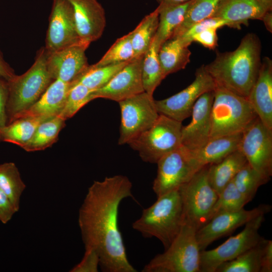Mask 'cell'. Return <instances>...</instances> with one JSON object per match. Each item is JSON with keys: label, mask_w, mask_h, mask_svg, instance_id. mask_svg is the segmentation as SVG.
Listing matches in <instances>:
<instances>
[{"label": "cell", "mask_w": 272, "mask_h": 272, "mask_svg": "<svg viewBox=\"0 0 272 272\" xmlns=\"http://www.w3.org/2000/svg\"><path fill=\"white\" fill-rule=\"evenodd\" d=\"M65 121L58 116L43 121L22 149L31 152L44 150L51 147L58 140L60 131L65 125Z\"/></svg>", "instance_id": "27"}, {"label": "cell", "mask_w": 272, "mask_h": 272, "mask_svg": "<svg viewBox=\"0 0 272 272\" xmlns=\"http://www.w3.org/2000/svg\"><path fill=\"white\" fill-rule=\"evenodd\" d=\"M133 32L117 39L101 58L96 63L95 66H101L128 61L134 58V52L131 42Z\"/></svg>", "instance_id": "37"}, {"label": "cell", "mask_w": 272, "mask_h": 272, "mask_svg": "<svg viewBox=\"0 0 272 272\" xmlns=\"http://www.w3.org/2000/svg\"><path fill=\"white\" fill-rule=\"evenodd\" d=\"M272 271V241L266 240L264 244L260 262V272Z\"/></svg>", "instance_id": "44"}, {"label": "cell", "mask_w": 272, "mask_h": 272, "mask_svg": "<svg viewBox=\"0 0 272 272\" xmlns=\"http://www.w3.org/2000/svg\"><path fill=\"white\" fill-rule=\"evenodd\" d=\"M270 209V206L262 205L251 210L243 208L239 211L225 212L215 215L196 232L200 250L206 249L216 240L228 235L256 217L265 215Z\"/></svg>", "instance_id": "14"}, {"label": "cell", "mask_w": 272, "mask_h": 272, "mask_svg": "<svg viewBox=\"0 0 272 272\" xmlns=\"http://www.w3.org/2000/svg\"><path fill=\"white\" fill-rule=\"evenodd\" d=\"M226 26L228 27V24L224 20L214 17L208 18L194 24L181 35L177 37L185 44L189 46L191 43L190 39L193 35L208 28L219 29Z\"/></svg>", "instance_id": "39"}, {"label": "cell", "mask_w": 272, "mask_h": 272, "mask_svg": "<svg viewBox=\"0 0 272 272\" xmlns=\"http://www.w3.org/2000/svg\"><path fill=\"white\" fill-rule=\"evenodd\" d=\"M257 117L246 98L216 86L211 111L210 139L242 133Z\"/></svg>", "instance_id": "5"}, {"label": "cell", "mask_w": 272, "mask_h": 272, "mask_svg": "<svg viewBox=\"0 0 272 272\" xmlns=\"http://www.w3.org/2000/svg\"><path fill=\"white\" fill-rule=\"evenodd\" d=\"M248 202V200L232 181L218 195L210 214L209 220L221 213L239 211L244 208V206Z\"/></svg>", "instance_id": "38"}, {"label": "cell", "mask_w": 272, "mask_h": 272, "mask_svg": "<svg viewBox=\"0 0 272 272\" xmlns=\"http://www.w3.org/2000/svg\"><path fill=\"white\" fill-rule=\"evenodd\" d=\"M182 122L159 114L153 125L127 144L146 162L157 163L181 145Z\"/></svg>", "instance_id": "7"}, {"label": "cell", "mask_w": 272, "mask_h": 272, "mask_svg": "<svg viewBox=\"0 0 272 272\" xmlns=\"http://www.w3.org/2000/svg\"><path fill=\"white\" fill-rule=\"evenodd\" d=\"M214 97V90L201 95L193 106L190 122L182 126L181 144L191 152L201 149L210 140Z\"/></svg>", "instance_id": "18"}, {"label": "cell", "mask_w": 272, "mask_h": 272, "mask_svg": "<svg viewBox=\"0 0 272 272\" xmlns=\"http://www.w3.org/2000/svg\"><path fill=\"white\" fill-rule=\"evenodd\" d=\"M159 23L158 7L146 16L132 30L131 42L134 57L143 55L148 50L156 34Z\"/></svg>", "instance_id": "30"}, {"label": "cell", "mask_w": 272, "mask_h": 272, "mask_svg": "<svg viewBox=\"0 0 272 272\" xmlns=\"http://www.w3.org/2000/svg\"><path fill=\"white\" fill-rule=\"evenodd\" d=\"M220 2V0H192L183 21L175 30L171 38L181 35L194 24L212 17Z\"/></svg>", "instance_id": "34"}, {"label": "cell", "mask_w": 272, "mask_h": 272, "mask_svg": "<svg viewBox=\"0 0 272 272\" xmlns=\"http://www.w3.org/2000/svg\"><path fill=\"white\" fill-rule=\"evenodd\" d=\"M17 212L9 197L0 189V221L7 224Z\"/></svg>", "instance_id": "42"}, {"label": "cell", "mask_w": 272, "mask_h": 272, "mask_svg": "<svg viewBox=\"0 0 272 272\" xmlns=\"http://www.w3.org/2000/svg\"><path fill=\"white\" fill-rule=\"evenodd\" d=\"M184 224L182 202L179 190L157 197L150 207L132 224V228L145 237H155L167 249Z\"/></svg>", "instance_id": "3"}, {"label": "cell", "mask_w": 272, "mask_h": 272, "mask_svg": "<svg viewBox=\"0 0 272 272\" xmlns=\"http://www.w3.org/2000/svg\"><path fill=\"white\" fill-rule=\"evenodd\" d=\"M239 150L248 163L270 179L272 176V131L257 117L242 133Z\"/></svg>", "instance_id": "13"}, {"label": "cell", "mask_w": 272, "mask_h": 272, "mask_svg": "<svg viewBox=\"0 0 272 272\" xmlns=\"http://www.w3.org/2000/svg\"><path fill=\"white\" fill-rule=\"evenodd\" d=\"M9 96L8 82L0 76V128L7 125L6 106Z\"/></svg>", "instance_id": "43"}, {"label": "cell", "mask_w": 272, "mask_h": 272, "mask_svg": "<svg viewBox=\"0 0 272 272\" xmlns=\"http://www.w3.org/2000/svg\"><path fill=\"white\" fill-rule=\"evenodd\" d=\"M269 180L247 162L238 172L232 181L238 190L250 202L254 197L259 187Z\"/></svg>", "instance_id": "35"}, {"label": "cell", "mask_w": 272, "mask_h": 272, "mask_svg": "<svg viewBox=\"0 0 272 272\" xmlns=\"http://www.w3.org/2000/svg\"><path fill=\"white\" fill-rule=\"evenodd\" d=\"M266 11L256 0H220L212 17L226 21L228 27L241 29L249 20L261 19Z\"/></svg>", "instance_id": "22"}, {"label": "cell", "mask_w": 272, "mask_h": 272, "mask_svg": "<svg viewBox=\"0 0 272 272\" xmlns=\"http://www.w3.org/2000/svg\"><path fill=\"white\" fill-rule=\"evenodd\" d=\"M191 1L175 4L159 3V23L154 39L160 48L171 38L175 30L182 22Z\"/></svg>", "instance_id": "26"}, {"label": "cell", "mask_w": 272, "mask_h": 272, "mask_svg": "<svg viewBox=\"0 0 272 272\" xmlns=\"http://www.w3.org/2000/svg\"><path fill=\"white\" fill-rule=\"evenodd\" d=\"M261 48L258 36L248 33L234 50L217 52L205 69L217 86L247 98L260 68Z\"/></svg>", "instance_id": "2"}, {"label": "cell", "mask_w": 272, "mask_h": 272, "mask_svg": "<svg viewBox=\"0 0 272 272\" xmlns=\"http://www.w3.org/2000/svg\"><path fill=\"white\" fill-rule=\"evenodd\" d=\"M92 91L80 83H72L64 106L57 116L65 121L72 117L83 106L93 100Z\"/></svg>", "instance_id": "36"}, {"label": "cell", "mask_w": 272, "mask_h": 272, "mask_svg": "<svg viewBox=\"0 0 272 272\" xmlns=\"http://www.w3.org/2000/svg\"><path fill=\"white\" fill-rule=\"evenodd\" d=\"M81 40L70 3L66 0H53L45 38L46 52L56 51Z\"/></svg>", "instance_id": "15"}, {"label": "cell", "mask_w": 272, "mask_h": 272, "mask_svg": "<svg viewBox=\"0 0 272 272\" xmlns=\"http://www.w3.org/2000/svg\"><path fill=\"white\" fill-rule=\"evenodd\" d=\"M153 96L143 92L118 102L121 121L118 144H127L150 128L158 113Z\"/></svg>", "instance_id": "11"}, {"label": "cell", "mask_w": 272, "mask_h": 272, "mask_svg": "<svg viewBox=\"0 0 272 272\" xmlns=\"http://www.w3.org/2000/svg\"><path fill=\"white\" fill-rule=\"evenodd\" d=\"M247 162L244 155L237 150L220 162L209 165V181L218 195Z\"/></svg>", "instance_id": "25"}, {"label": "cell", "mask_w": 272, "mask_h": 272, "mask_svg": "<svg viewBox=\"0 0 272 272\" xmlns=\"http://www.w3.org/2000/svg\"><path fill=\"white\" fill-rule=\"evenodd\" d=\"M216 84L204 65L198 68L194 81L186 88L167 98L155 100L159 114L182 122L191 116L193 106L203 94L213 91Z\"/></svg>", "instance_id": "12"}, {"label": "cell", "mask_w": 272, "mask_h": 272, "mask_svg": "<svg viewBox=\"0 0 272 272\" xmlns=\"http://www.w3.org/2000/svg\"><path fill=\"white\" fill-rule=\"evenodd\" d=\"M266 239L236 258L221 264L216 272H260L261 257Z\"/></svg>", "instance_id": "32"}, {"label": "cell", "mask_w": 272, "mask_h": 272, "mask_svg": "<svg viewBox=\"0 0 272 272\" xmlns=\"http://www.w3.org/2000/svg\"><path fill=\"white\" fill-rule=\"evenodd\" d=\"M218 29L210 28L202 31L192 36L190 41L201 44L205 47L214 50L218 46Z\"/></svg>", "instance_id": "41"}, {"label": "cell", "mask_w": 272, "mask_h": 272, "mask_svg": "<svg viewBox=\"0 0 272 272\" xmlns=\"http://www.w3.org/2000/svg\"><path fill=\"white\" fill-rule=\"evenodd\" d=\"M46 119L25 118L14 120L0 128V143H10L22 148L31 139L38 126Z\"/></svg>", "instance_id": "28"}, {"label": "cell", "mask_w": 272, "mask_h": 272, "mask_svg": "<svg viewBox=\"0 0 272 272\" xmlns=\"http://www.w3.org/2000/svg\"><path fill=\"white\" fill-rule=\"evenodd\" d=\"M54 80L46 65V51L39 49L35 61L24 74L15 75L8 81L9 96L6 106L7 124L15 116L36 102Z\"/></svg>", "instance_id": "4"}, {"label": "cell", "mask_w": 272, "mask_h": 272, "mask_svg": "<svg viewBox=\"0 0 272 272\" xmlns=\"http://www.w3.org/2000/svg\"><path fill=\"white\" fill-rule=\"evenodd\" d=\"M26 187L14 163L0 164V189L9 197L18 212L20 209V198Z\"/></svg>", "instance_id": "31"}, {"label": "cell", "mask_w": 272, "mask_h": 272, "mask_svg": "<svg viewBox=\"0 0 272 272\" xmlns=\"http://www.w3.org/2000/svg\"><path fill=\"white\" fill-rule=\"evenodd\" d=\"M100 266L98 253L92 249H85L81 261L70 270L71 272H97Z\"/></svg>", "instance_id": "40"}, {"label": "cell", "mask_w": 272, "mask_h": 272, "mask_svg": "<svg viewBox=\"0 0 272 272\" xmlns=\"http://www.w3.org/2000/svg\"><path fill=\"white\" fill-rule=\"evenodd\" d=\"M257 117L272 131V61L264 57L257 79L247 98Z\"/></svg>", "instance_id": "20"}, {"label": "cell", "mask_w": 272, "mask_h": 272, "mask_svg": "<svg viewBox=\"0 0 272 272\" xmlns=\"http://www.w3.org/2000/svg\"><path fill=\"white\" fill-rule=\"evenodd\" d=\"M129 61L101 66L89 65L74 82L81 83L92 91L99 89L106 85Z\"/></svg>", "instance_id": "33"}, {"label": "cell", "mask_w": 272, "mask_h": 272, "mask_svg": "<svg viewBox=\"0 0 272 272\" xmlns=\"http://www.w3.org/2000/svg\"><path fill=\"white\" fill-rule=\"evenodd\" d=\"M256 1L266 11H271L272 0H256Z\"/></svg>", "instance_id": "47"}, {"label": "cell", "mask_w": 272, "mask_h": 272, "mask_svg": "<svg viewBox=\"0 0 272 272\" xmlns=\"http://www.w3.org/2000/svg\"><path fill=\"white\" fill-rule=\"evenodd\" d=\"M156 164L157 172L152 188L157 197L178 190L202 168L182 145L163 156Z\"/></svg>", "instance_id": "9"}, {"label": "cell", "mask_w": 272, "mask_h": 272, "mask_svg": "<svg viewBox=\"0 0 272 272\" xmlns=\"http://www.w3.org/2000/svg\"><path fill=\"white\" fill-rule=\"evenodd\" d=\"M242 133L210 139L201 149L191 152L192 157L201 167L217 163L238 150Z\"/></svg>", "instance_id": "23"}, {"label": "cell", "mask_w": 272, "mask_h": 272, "mask_svg": "<svg viewBox=\"0 0 272 272\" xmlns=\"http://www.w3.org/2000/svg\"><path fill=\"white\" fill-rule=\"evenodd\" d=\"M158 1L159 3H166V4H180V3H185L190 0H158Z\"/></svg>", "instance_id": "48"}, {"label": "cell", "mask_w": 272, "mask_h": 272, "mask_svg": "<svg viewBox=\"0 0 272 272\" xmlns=\"http://www.w3.org/2000/svg\"><path fill=\"white\" fill-rule=\"evenodd\" d=\"M209 165L203 167L178 189L181 196L184 224L196 231L209 220L218 194L209 179Z\"/></svg>", "instance_id": "8"}, {"label": "cell", "mask_w": 272, "mask_h": 272, "mask_svg": "<svg viewBox=\"0 0 272 272\" xmlns=\"http://www.w3.org/2000/svg\"><path fill=\"white\" fill-rule=\"evenodd\" d=\"M196 230L184 224L165 251L146 264L143 272H200V250Z\"/></svg>", "instance_id": "6"}, {"label": "cell", "mask_w": 272, "mask_h": 272, "mask_svg": "<svg viewBox=\"0 0 272 272\" xmlns=\"http://www.w3.org/2000/svg\"><path fill=\"white\" fill-rule=\"evenodd\" d=\"M144 54L130 60L103 87L93 91V100L104 98L119 102L145 92L142 79Z\"/></svg>", "instance_id": "17"}, {"label": "cell", "mask_w": 272, "mask_h": 272, "mask_svg": "<svg viewBox=\"0 0 272 272\" xmlns=\"http://www.w3.org/2000/svg\"><path fill=\"white\" fill-rule=\"evenodd\" d=\"M71 5L80 39L91 43L102 35L106 24L105 10L98 0H66Z\"/></svg>", "instance_id": "19"}, {"label": "cell", "mask_w": 272, "mask_h": 272, "mask_svg": "<svg viewBox=\"0 0 272 272\" xmlns=\"http://www.w3.org/2000/svg\"><path fill=\"white\" fill-rule=\"evenodd\" d=\"M160 47L156 42L154 37L148 50L144 54L142 79L145 92L151 95L161 84L164 77L158 59Z\"/></svg>", "instance_id": "29"}, {"label": "cell", "mask_w": 272, "mask_h": 272, "mask_svg": "<svg viewBox=\"0 0 272 272\" xmlns=\"http://www.w3.org/2000/svg\"><path fill=\"white\" fill-rule=\"evenodd\" d=\"M264 215H259L247 222L242 231L216 248L200 251V272H216L221 264L257 245L263 238L260 236L259 230L264 220Z\"/></svg>", "instance_id": "10"}, {"label": "cell", "mask_w": 272, "mask_h": 272, "mask_svg": "<svg viewBox=\"0 0 272 272\" xmlns=\"http://www.w3.org/2000/svg\"><path fill=\"white\" fill-rule=\"evenodd\" d=\"M16 75L14 69L6 61L0 51V76L8 81Z\"/></svg>", "instance_id": "45"}, {"label": "cell", "mask_w": 272, "mask_h": 272, "mask_svg": "<svg viewBox=\"0 0 272 272\" xmlns=\"http://www.w3.org/2000/svg\"><path fill=\"white\" fill-rule=\"evenodd\" d=\"M132 183L124 175L94 181L79 210L78 223L85 249L98 254L105 272H136L129 262L118 224L121 201L133 198Z\"/></svg>", "instance_id": "1"}, {"label": "cell", "mask_w": 272, "mask_h": 272, "mask_svg": "<svg viewBox=\"0 0 272 272\" xmlns=\"http://www.w3.org/2000/svg\"><path fill=\"white\" fill-rule=\"evenodd\" d=\"M90 44L81 40L56 51L46 52V65L51 78L67 83L75 81L89 65L85 52Z\"/></svg>", "instance_id": "16"}, {"label": "cell", "mask_w": 272, "mask_h": 272, "mask_svg": "<svg viewBox=\"0 0 272 272\" xmlns=\"http://www.w3.org/2000/svg\"><path fill=\"white\" fill-rule=\"evenodd\" d=\"M266 29L270 33L272 32V13L271 11H267L261 17Z\"/></svg>", "instance_id": "46"}, {"label": "cell", "mask_w": 272, "mask_h": 272, "mask_svg": "<svg viewBox=\"0 0 272 272\" xmlns=\"http://www.w3.org/2000/svg\"><path fill=\"white\" fill-rule=\"evenodd\" d=\"M71 86V83L54 80L36 102L15 116L12 122L20 118L49 119L57 116L64 106Z\"/></svg>", "instance_id": "21"}, {"label": "cell", "mask_w": 272, "mask_h": 272, "mask_svg": "<svg viewBox=\"0 0 272 272\" xmlns=\"http://www.w3.org/2000/svg\"><path fill=\"white\" fill-rule=\"evenodd\" d=\"M178 37L166 41L158 51V59L165 78L184 69L190 62L191 51Z\"/></svg>", "instance_id": "24"}]
</instances>
